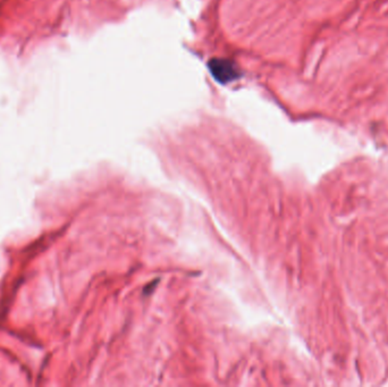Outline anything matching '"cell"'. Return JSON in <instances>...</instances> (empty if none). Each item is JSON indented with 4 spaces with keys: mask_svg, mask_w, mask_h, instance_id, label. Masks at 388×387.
<instances>
[]
</instances>
